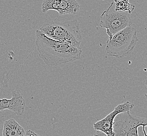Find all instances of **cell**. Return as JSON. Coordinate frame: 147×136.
<instances>
[{"mask_svg":"<svg viewBox=\"0 0 147 136\" xmlns=\"http://www.w3.org/2000/svg\"><path fill=\"white\" fill-rule=\"evenodd\" d=\"M35 44L39 58L49 67L74 62L81 58L82 49L50 38L40 30L35 32Z\"/></svg>","mask_w":147,"mask_h":136,"instance_id":"6da1fadb","label":"cell"},{"mask_svg":"<svg viewBox=\"0 0 147 136\" xmlns=\"http://www.w3.org/2000/svg\"><path fill=\"white\" fill-rule=\"evenodd\" d=\"M39 30L50 38L74 47L79 48L82 39L77 19L63 23L55 21L47 22Z\"/></svg>","mask_w":147,"mask_h":136,"instance_id":"7a4b0ae2","label":"cell"},{"mask_svg":"<svg viewBox=\"0 0 147 136\" xmlns=\"http://www.w3.org/2000/svg\"><path fill=\"white\" fill-rule=\"evenodd\" d=\"M138 39L137 30L129 26L119 31L106 42V53L108 56L117 58L127 56L135 47Z\"/></svg>","mask_w":147,"mask_h":136,"instance_id":"3957f363","label":"cell"},{"mask_svg":"<svg viewBox=\"0 0 147 136\" xmlns=\"http://www.w3.org/2000/svg\"><path fill=\"white\" fill-rule=\"evenodd\" d=\"M113 130L116 136H147V118L121 112L115 117Z\"/></svg>","mask_w":147,"mask_h":136,"instance_id":"277c9868","label":"cell"},{"mask_svg":"<svg viewBox=\"0 0 147 136\" xmlns=\"http://www.w3.org/2000/svg\"><path fill=\"white\" fill-rule=\"evenodd\" d=\"M115 4L112 2L108 9L100 15V26L106 29L109 40L125 28L131 26L132 20L130 14L127 12L115 11Z\"/></svg>","mask_w":147,"mask_h":136,"instance_id":"5b68a950","label":"cell"},{"mask_svg":"<svg viewBox=\"0 0 147 136\" xmlns=\"http://www.w3.org/2000/svg\"><path fill=\"white\" fill-rule=\"evenodd\" d=\"M134 104L127 101L115 107L114 110L110 112L105 118L93 124L95 130H100L107 136H116L113 130V125L116 116L121 112H126L132 110Z\"/></svg>","mask_w":147,"mask_h":136,"instance_id":"8992f818","label":"cell"},{"mask_svg":"<svg viewBox=\"0 0 147 136\" xmlns=\"http://www.w3.org/2000/svg\"><path fill=\"white\" fill-rule=\"evenodd\" d=\"M80 7L76 0H44L41 4L42 13L55 10L60 15L76 14L79 11Z\"/></svg>","mask_w":147,"mask_h":136,"instance_id":"52a82bcc","label":"cell"},{"mask_svg":"<svg viewBox=\"0 0 147 136\" xmlns=\"http://www.w3.org/2000/svg\"><path fill=\"white\" fill-rule=\"evenodd\" d=\"M26 102L20 92L13 91L9 99L0 98V111L9 110L18 116L23 115Z\"/></svg>","mask_w":147,"mask_h":136,"instance_id":"ba28073f","label":"cell"},{"mask_svg":"<svg viewBox=\"0 0 147 136\" xmlns=\"http://www.w3.org/2000/svg\"><path fill=\"white\" fill-rule=\"evenodd\" d=\"M25 135L23 127L14 119H9L4 122L2 136H25Z\"/></svg>","mask_w":147,"mask_h":136,"instance_id":"9c48e42d","label":"cell"},{"mask_svg":"<svg viewBox=\"0 0 147 136\" xmlns=\"http://www.w3.org/2000/svg\"><path fill=\"white\" fill-rule=\"evenodd\" d=\"M115 11L128 12L130 14L134 10L135 6L130 4L128 0H119L115 3Z\"/></svg>","mask_w":147,"mask_h":136,"instance_id":"30bf717a","label":"cell"},{"mask_svg":"<svg viewBox=\"0 0 147 136\" xmlns=\"http://www.w3.org/2000/svg\"><path fill=\"white\" fill-rule=\"evenodd\" d=\"M25 136H39L38 134L35 133L33 131L31 130H27L25 131Z\"/></svg>","mask_w":147,"mask_h":136,"instance_id":"8fae6325","label":"cell"},{"mask_svg":"<svg viewBox=\"0 0 147 136\" xmlns=\"http://www.w3.org/2000/svg\"><path fill=\"white\" fill-rule=\"evenodd\" d=\"M93 136H107L106 134L103 132L100 131V130H96L95 133H94Z\"/></svg>","mask_w":147,"mask_h":136,"instance_id":"7c38bea8","label":"cell"},{"mask_svg":"<svg viewBox=\"0 0 147 136\" xmlns=\"http://www.w3.org/2000/svg\"><path fill=\"white\" fill-rule=\"evenodd\" d=\"M119 0H114V3H117L119 1Z\"/></svg>","mask_w":147,"mask_h":136,"instance_id":"4fadbf2b","label":"cell"},{"mask_svg":"<svg viewBox=\"0 0 147 136\" xmlns=\"http://www.w3.org/2000/svg\"><path fill=\"white\" fill-rule=\"evenodd\" d=\"M145 98H146V100H147V92H146V93H145Z\"/></svg>","mask_w":147,"mask_h":136,"instance_id":"5bb4252c","label":"cell"},{"mask_svg":"<svg viewBox=\"0 0 147 136\" xmlns=\"http://www.w3.org/2000/svg\"><path fill=\"white\" fill-rule=\"evenodd\" d=\"M145 84H146V86L147 87V78H146V83H145Z\"/></svg>","mask_w":147,"mask_h":136,"instance_id":"9a60e30c","label":"cell"}]
</instances>
